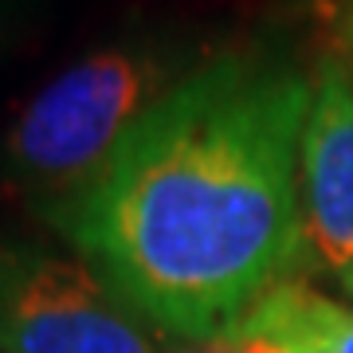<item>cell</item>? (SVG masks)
Here are the masks:
<instances>
[{"instance_id":"cell-4","label":"cell","mask_w":353,"mask_h":353,"mask_svg":"<svg viewBox=\"0 0 353 353\" xmlns=\"http://www.w3.org/2000/svg\"><path fill=\"white\" fill-rule=\"evenodd\" d=\"M303 263L341 275L353 267V71L326 59L310 83L299 134Z\"/></svg>"},{"instance_id":"cell-7","label":"cell","mask_w":353,"mask_h":353,"mask_svg":"<svg viewBox=\"0 0 353 353\" xmlns=\"http://www.w3.org/2000/svg\"><path fill=\"white\" fill-rule=\"evenodd\" d=\"M341 287H345V290H350V294H353V267H350V271H341Z\"/></svg>"},{"instance_id":"cell-5","label":"cell","mask_w":353,"mask_h":353,"mask_svg":"<svg viewBox=\"0 0 353 353\" xmlns=\"http://www.w3.org/2000/svg\"><path fill=\"white\" fill-rule=\"evenodd\" d=\"M228 334L248 338L259 353H353V306L283 283Z\"/></svg>"},{"instance_id":"cell-2","label":"cell","mask_w":353,"mask_h":353,"mask_svg":"<svg viewBox=\"0 0 353 353\" xmlns=\"http://www.w3.org/2000/svg\"><path fill=\"white\" fill-rule=\"evenodd\" d=\"M176 79L161 55L138 48L94 51L55 75L16 118L4 157L16 176L63 201L110 165L118 145L169 94Z\"/></svg>"},{"instance_id":"cell-1","label":"cell","mask_w":353,"mask_h":353,"mask_svg":"<svg viewBox=\"0 0 353 353\" xmlns=\"http://www.w3.org/2000/svg\"><path fill=\"white\" fill-rule=\"evenodd\" d=\"M306 106L303 75L220 55L176 79L48 220L161 334L224 338L303 263Z\"/></svg>"},{"instance_id":"cell-6","label":"cell","mask_w":353,"mask_h":353,"mask_svg":"<svg viewBox=\"0 0 353 353\" xmlns=\"http://www.w3.org/2000/svg\"><path fill=\"white\" fill-rule=\"evenodd\" d=\"M169 353H259L248 338L240 334H224V338H212V341H185Z\"/></svg>"},{"instance_id":"cell-3","label":"cell","mask_w":353,"mask_h":353,"mask_svg":"<svg viewBox=\"0 0 353 353\" xmlns=\"http://www.w3.org/2000/svg\"><path fill=\"white\" fill-rule=\"evenodd\" d=\"M0 353H169L161 330L75 255L0 248Z\"/></svg>"},{"instance_id":"cell-8","label":"cell","mask_w":353,"mask_h":353,"mask_svg":"<svg viewBox=\"0 0 353 353\" xmlns=\"http://www.w3.org/2000/svg\"><path fill=\"white\" fill-rule=\"evenodd\" d=\"M350 55H353V12H350Z\"/></svg>"}]
</instances>
